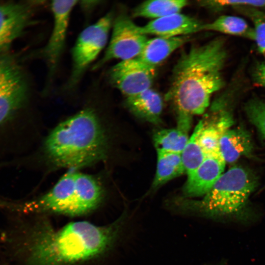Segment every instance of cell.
<instances>
[{
  "label": "cell",
  "mask_w": 265,
  "mask_h": 265,
  "mask_svg": "<svg viewBox=\"0 0 265 265\" xmlns=\"http://www.w3.org/2000/svg\"><path fill=\"white\" fill-rule=\"evenodd\" d=\"M28 94L26 76L12 56L0 53V131L14 122Z\"/></svg>",
  "instance_id": "obj_6"
},
{
  "label": "cell",
  "mask_w": 265,
  "mask_h": 265,
  "mask_svg": "<svg viewBox=\"0 0 265 265\" xmlns=\"http://www.w3.org/2000/svg\"><path fill=\"white\" fill-rule=\"evenodd\" d=\"M255 82L265 87V60L257 67L254 74Z\"/></svg>",
  "instance_id": "obj_26"
},
{
  "label": "cell",
  "mask_w": 265,
  "mask_h": 265,
  "mask_svg": "<svg viewBox=\"0 0 265 265\" xmlns=\"http://www.w3.org/2000/svg\"><path fill=\"white\" fill-rule=\"evenodd\" d=\"M203 30L217 31L253 40L254 38L253 28L243 18L235 16L222 15L211 23L204 24Z\"/></svg>",
  "instance_id": "obj_21"
},
{
  "label": "cell",
  "mask_w": 265,
  "mask_h": 265,
  "mask_svg": "<svg viewBox=\"0 0 265 265\" xmlns=\"http://www.w3.org/2000/svg\"><path fill=\"white\" fill-rule=\"evenodd\" d=\"M105 134L93 111L82 110L56 126L47 137L45 151L59 167L77 168L91 164L106 155Z\"/></svg>",
  "instance_id": "obj_3"
},
{
  "label": "cell",
  "mask_w": 265,
  "mask_h": 265,
  "mask_svg": "<svg viewBox=\"0 0 265 265\" xmlns=\"http://www.w3.org/2000/svg\"><path fill=\"white\" fill-rule=\"evenodd\" d=\"M212 114L202 119L203 126L199 135L200 144L207 155L219 152L220 140L233 122L230 114L219 108L218 102L212 106Z\"/></svg>",
  "instance_id": "obj_14"
},
{
  "label": "cell",
  "mask_w": 265,
  "mask_h": 265,
  "mask_svg": "<svg viewBox=\"0 0 265 265\" xmlns=\"http://www.w3.org/2000/svg\"><path fill=\"white\" fill-rule=\"evenodd\" d=\"M225 164L220 152L208 155L198 167L187 174L184 194L190 197L205 196L223 173Z\"/></svg>",
  "instance_id": "obj_12"
},
{
  "label": "cell",
  "mask_w": 265,
  "mask_h": 265,
  "mask_svg": "<svg viewBox=\"0 0 265 265\" xmlns=\"http://www.w3.org/2000/svg\"><path fill=\"white\" fill-rule=\"evenodd\" d=\"M245 109L250 121L265 139V101L252 99L246 103Z\"/></svg>",
  "instance_id": "obj_24"
},
{
  "label": "cell",
  "mask_w": 265,
  "mask_h": 265,
  "mask_svg": "<svg viewBox=\"0 0 265 265\" xmlns=\"http://www.w3.org/2000/svg\"><path fill=\"white\" fill-rule=\"evenodd\" d=\"M126 104L129 110L140 118L154 124L160 122L163 106L162 99L151 88L127 97Z\"/></svg>",
  "instance_id": "obj_15"
},
{
  "label": "cell",
  "mask_w": 265,
  "mask_h": 265,
  "mask_svg": "<svg viewBox=\"0 0 265 265\" xmlns=\"http://www.w3.org/2000/svg\"><path fill=\"white\" fill-rule=\"evenodd\" d=\"M188 40V38L185 36L171 38L157 37L148 39L137 57L146 64L156 68Z\"/></svg>",
  "instance_id": "obj_18"
},
{
  "label": "cell",
  "mask_w": 265,
  "mask_h": 265,
  "mask_svg": "<svg viewBox=\"0 0 265 265\" xmlns=\"http://www.w3.org/2000/svg\"><path fill=\"white\" fill-rule=\"evenodd\" d=\"M155 74L156 68L136 57L115 64L107 76L111 84L127 98L151 88Z\"/></svg>",
  "instance_id": "obj_9"
},
{
  "label": "cell",
  "mask_w": 265,
  "mask_h": 265,
  "mask_svg": "<svg viewBox=\"0 0 265 265\" xmlns=\"http://www.w3.org/2000/svg\"><path fill=\"white\" fill-rule=\"evenodd\" d=\"M253 143L250 134L242 128L228 129L219 142V152L226 163H232L252 153Z\"/></svg>",
  "instance_id": "obj_17"
},
{
  "label": "cell",
  "mask_w": 265,
  "mask_h": 265,
  "mask_svg": "<svg viewBox=\"0 0 265 265\" xmlns=\"http://www.w3.org/2000/svg\"><path fill=\"white\" fill-rule=\"evenodd\" d=\"M227 57L225 42L214 39L191 46L176 62L166 94L178 115L204 113L212 95L224 85L221 71Z\"/></svg>",
  "instance_id": "obj_1"
},
{
  "label": "cell",
  "mask_w": 265,
  "mask_h": 265,
  "mask_svg": "<svg viewBox=\"0 0 265 265\" xmlns=\"http://www.w3.org/2000/svg\"><path fill=\"white\" fill-rule=\"evenodd\" d=\"M120 225V219L104 226L81 221L55 230L42 223L32 230L24 247L25 264L73 265L96 257L110 247Z\"/></svg>",
  "instance_id": "obj_2"
},
{
  "label": "cell",
  "mask_w": 265,
  "mask_h": 265,
  "mask_svg": "<svg viewBox=\"0 0 265 265\" xmlns=\"http://www.w3.org/2000/svg\"><path fill=\"white\" fill-rule=\"evenodd\" d=\"M103 196L102 188L95 178L72 171L61 177L42 196L21 204L4 201L3 207L25 212H53L77 216L96 209Z\"/></svg>",
  "instance_id": "obj_4"
},
{
  "label": "cell",
  "mask_w": 265,
  "mask_h": 265,
  "mask_svg": "<svg viewBox=\"0 0 265 265\" xmlns=\"http://www.w3.org/2000/svg\"><path fill=\"white\" fill-rule=\"evenodd\" d=\"M202 126L201 119L196 126L182 153V158L187 174L198 167L207 156L199 141Z\"/></svg>",
  "instance_id": "obj_22"
},
{
  "label": "cell",
  "mask_w": 265,
  "mask_h": 265,
  "mask_svg": "<svg viewBox=\"0 0 265 265\" xmlns=\"http://www.w3.org/2000/svg\"><path fill=\"white\" fill-rule=\"evenodd\" d=\"M178 125L174 128L158 131L153 137L156 150L182 153L188 139L191 117L178 115Z\"/></svg>",
  "instance_id": "obj_16"
},
{
  "label": "cell",
  "mask_w": 265,
  "mask_h": 265,
  "mask_svg": "<svg viewBox=\"0 0 265 265\" xmlns=\"http://www.w3.org/2000/svg\"><path fill=\"white\" fill-rule=\"evenodd\" d=\"M112 32L108 46L103 56L93 66L96 70L110 60H122L137 57L149 39L131 18L121 14L114 18Z\"/></svg>",
  "instance_id": "obj_8"
},
{
  "label": "cell",
  "mask_w": 265,
  "mask_h": 265,
  "mask_svg": "<svg viewBox=\"0 0 265 265\" xmlns=\"http://www.w3.org/2000/svg\"><path fill=\"white\" fill-rule=\"evenodd\" d=\"M114 19V13L110 11L80 34L72 50V67L65 85L67 89L77 85L88 67L106 47Z\"/></svg>",
  "instance_id": "obj_7"
},
{
  "label": "cell",
  "mask_w": 265,
  "mask_h": 265,
  "mask_svg": "<svg viewBox=\"0 0 265 265\" xmlns=\"http://www.w3.org/2000/svg\"><path fill=\"white\" fill-rule=\"evenodd\" d=\"M204 24L189 16L177 13L154 19L140 26L142 32L160 37L184 36L203 30Z\"/></svg>",
  "instance_id": "obj_13"
},
{
  "label": "cell",
  "mask_w": 265,
  "mask_h": 265,
  "mask_svg": "<svg viewBox=\"0 0 265 265\" xmlns=\"http://www.w3.org/2000/svg\"><path fill=\"white\" fill-rule=\"evenodd\" d=\"M157 163L154 187H158L186 172L182 153L157 150Z\"/></svg>",
  "instance_id": "obj_19"
},
{
  "label": "cell",
  "mask_w": 265,
  "mask_h": 265,
  "mask_svg": "<svg viewBox=\"0 0 265 265\" xmlns=\"http://www.w3.org/2000/svg\"><path fill=\"white\" fill-rule=\"evenodd\" d=\"M247 16L253 25V40L259 52L265 57V12L258 8L248 6L234 7Z\"/></svg>",
  "instance_id": "obj_23"
},
{
  "label": "cell",
  "mask_w": 265,
  "mask_h": 265,
  "mask_svg": "<svg viewBox=\"0 0 265 265\" xmlns=\"http://www.w3.org/2000/svg\"><path fill=\"white\" fill-rule=\"evenodd\" d=\"M257 186V177L249 169L233 166L221 175L195 208L210 218L245 221L251 217L246 204Z\"/></svg>",
  "instance_id": "obj_5"
},
{
  "label": "cell",
  "mask_w": 265,
  "mask_h": 265,
  "mask_svg": "<svg viewBox=\"0 0 265 265\" xmlns=\"http://www.w3.org/2000/svg\"><path fill=\"white\" fill-rule=\"evenodd\" d=\"M202 6L213 10H218L224 7L231 6H248L255 8L265 7V0H210L199 1Z\"/></svg>",
  "instance_id": "obj_25"
},
{
  "label": "cell",
  "mask_w": 265,
  "mask_h": 265,
  "mask_svg": "<svg viewBox=\"0 0 265 265\" xmlns=\"http://www.w3.org/2000/svg\"><path fill=\"white\" fill-rule=\"evenodd\" d=\"M31 4L9 2L0 4V53H6L14 42L31 24Z\"/></svg>",
  "instance_id": "obj_11"
},
{
  "label": "cell",
  "mask_w": 265,
  "mask_h": 265,
  "mask_svg": "<svg viewBox=\"0 0 265 265\" xmlns=\"http://www.w3.org/2000/svg\"><path fill=\"white\" fill-rule=\"evenodd\" d=\"M78 2L77 0H53L51 3L53 28L47 43L40 52L48 67L49 81L56 70L65 47L70 15Z\"/></svg>",
  "instance_id": "obj_10"
},
{
  "label": "cell",
  "mask_w": 265,
  "mask_h": 265,
  "mask_svg": "<svg viewBox=\"0 0 265 265\" xmlns=\"http://www.w3.org/2000/svg\"><path fill=\"white\" fill-rule=\"evenodd\" d=\"M188 4L186 0H150L143 2L134 9L135 17L157 19L180 13Z\"/></svg>",
  "instance_id": "obj_20"
}]
</instances>
